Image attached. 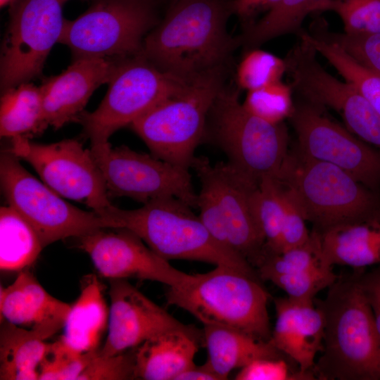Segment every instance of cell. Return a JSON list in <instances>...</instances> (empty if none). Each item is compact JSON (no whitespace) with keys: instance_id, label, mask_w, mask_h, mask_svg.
I'll use <instances>...</instances> for the list:
<instances>
[{"instance_id":"obj_1","label":"cell","mask_w":380,"mask_h":380,"mask_svg":"<svg viewBox=\"0 0 380 380\" xmlns=\"http://www.w3.org/2000/svg\"><path fill=\"white\" fill-rule=\"evenodd\" d=\"M233 0H171L163 20L146 36L141 55L160 70L190 82L224 66L239 39L228 32Z\"/></svg>"},{"instance_id":"obj_2","label":"cell","mask_w":380,"mask_h":380,"mask_svg":"<svg viewBox=\"0 0 380 380\" xmlns=\"http://www.w3.org/2000/svg\"><path fill=\"white\" fill-rule=\"evenodd\" d=\"M323 348L313 372L320 380H380V338L357 274L338 277L324 300Z\"/></svg>"},{"instance_id":"obj_3","label":"cell","mask_w":380,"mask_h":380,"mask_svg":"<svg viewBox=\"0 0 380 380\" xmlns=\"http://www.w3.org/2000/svg\"><path fill=\"white\" fill-rule=\"evenodd\" d=\"M105 217L117 228L137 234L157 255L169 261L187 260L226 266L261 280L246 260L217 243L192 208L175 198H166L125 210L112 205Z\"/></svg>"},{"instance_id":"obj_4","label":"cell","mask_w":380,"mask_h":380,"mask_svg":"<svg viewBox=\"0 0 380 380\" xmlns=\"http://www.w3.org/2000/svg\"><path fill=\"white\" fill-rule=\"evenodd\" d=\"M278 179L319 233L343 224L380 222V192L331 164L299 152L289 154Z\"/></svg>"},{"instance_id":"obj_5","label":"cell","mask_w":380,"mask_h":380,"mask_svg":"<svg viewBox=\"0 0 380 380\" xmlns=\"http://www.w3.org/2000/svg\"><path fill=\"white\" fill-rule=\"evenodd\" d=\"M167 304L179 307L203 325L235 329L268 341L271 337L269 293L261 280L226 266H216L179 288L168 287Z\"/></svg>"},{"instance_id":"obj_6","label":"cell","mask_w":380,"mask_h":380,"mask_svg":"<svg viewBox=\"0 0 380 380\" xmlns=\"http://www.w3.org/2000/svg\"><path fill=\"white\" fill-rule=\"evenodd\" d=\"M225 65L208 70L134 121L130 128L154 156L189 170L205 134L211 108L224 87Z\"/></svg>"},{"instance_id":"obj_7","label":"cell","mask_w":380,"mask_h":380,"mask_svg":"<svg viewBox=\"0 0 380 380\" xmlns=\"http://www.w3.org/2000/svg\"><path fill=\"white\" fill-rule=\"evenodd\" d=\"M210 135L235 170L258 184L278 178L288 157V134L282 123L268 122L248 111L233 88H222L209 113Z\"/></svg>"},{"instance_id":"obj_8","label":"cell","mask_w":380,"mask_h":380,"mask_svg":"<svg viewBox=\"0 0 380 380\" xmlns=\"http://www.w3.org/2000/svg\"><path fill=\"white\" fill-rule=\"evenodd\" d=\"M189 82L160 70L141 54L117 60L102 101L94 111H83L77 121L91 147L106 145L115 132L179 93Z\"/></svg>"},{"instance_id":"obj_9","label":"cell","mask_w":380,"mask_h":380,"mask_svg":"<svg viewBox=\"0 0 380 380\" xmlns=\"http://www.w3.org/2000/svg\"><path fill=\"white\" fill-rule=\"evenodd\" d=\"M156 24L155 0H98L76 19L65 20L59 42L74 59L120 60L141 54L144 36Z\"/></svg>"},{"instance_id":"obj_10","label":"cell","mask_w":380,"mask_h":380,"mask_svg":"<svg viewBox=\"0 0 380 380\" xmlns=\"http://www.w3.org/2000/svg\"><path fill=\"white\" fill-rule=\"evenodd\" d=\"M17 156L4 151L0 157V182L8 205L37 232L45 248L68 237H80L101 228H117L115 222L94 211L65 201L31 175Z\"/></svg>"},{"instance_id":"obj_11","label":"cell","mask_w":380,"mask_h":380,"mask_svg":"<svg viewBox=\"0 0 380 380\" xmlns=\"http://www.w3.org/2000/svg\"><path fill=\"white\" fill-rule=\"evenodd\" d=\"M11 139L8 151L31 165L63 198L82 203L103 217L113 205L91 149L77 139L51 144L32 142L23 136Z\"/></svg>"},{"instance_id":"obj_12","label":"cell","mask_w":380,"mask_h":380,"mask_svg":"<svg viewBox=\"0 0 380 380\" xmlns=\"http://www.w3.org/2000/svg\"><path fill=\"white\" fill-rule=\"evenodd\" d=\"M91 151L108 195L128 197L143 204L175 198L197 208L198 194L189 170L126 146L113 148L108 143L91 147Z\"/></svg>"},{"instance_id":"obj_13","label":"cell","mask_w":380,"mask_h":380,"mask_svg":"<svg viewBox=\"0 0 380 380\" xmlns=\"http://www.w3.org/2000/svg\"><path fill=\"white\" fill-rule=\"evenodd\" d=\"M68 0H15L3 42L0 63L1 92L41 75L64 26Z\"/></svg>"},{"instance_id":"obj_14","label":"cell","mask_w":380,"mask_h":380,"mask_svg":"<svg viewBox=\"0 0 380 380\" xmlns=\"http://www.w3.org/2000/svg\"><path fill=\"white\" fill-rule=\"evenodd\" d=\"M299 37L284 59L292 89L308 102L335 110L352 133L380 151V115L351 84L325 70L315 49Z\"/></svg>"},{"instance_id":"obj_15","label":"cell","mask_w":380,"mask_h":380,"mask_svg":"<svg viewBox=\"0 0 380 380\" xmlns=\"http://www.w3.org/2000/svg\"><path fill=\"white\" fill-rule=\"evenodd\" d=\"M299 153L346 171L371 190L380 192V151L356 138L310 102L295 106L289 117Z\"/></svg>"},{"instance_id":"obj_16","label":"cell","mask_w":380,"mask_h":380,"mask_svg":"<svg viewBox=\"0 0 380 380\" xmlns=\"http://www.w3.org/2000/svg\"><path fill=\"white\" fill-rule=\"evenodd\" d=\"M77 238L78 247L109 279L135 278L179 288L196 278L172 267L127 229L101 228Z\"/></svg>"},{"instance_id":"obj_17","label":"cell","mask_w":380,"mask_h":380,"mask_svg":"<svg viewBox=\"0 0 380 380\" xmlns=\"http://www.w3.org/2000/svg\"><path fill=\"white\" fill-rule=\"evenodd\" d=\"M191 168L209 182L216 195L223 217L222 245L256 269L265 251L250 203L251 191L258 184L227 162L212 165L207 158L196 157Z\"/></svg>"},{"instance_id":"obj_18","label":"cell","mask_w":380,"mask_h":380,"mask_svg":"<svg viewBox=\"0 0 380 380\" xmlns=\"http://www.w3.org/2000/svg\"><path fill=\"white\" fill-rule=\"evenodd\" d=\"M109 281L108 334L99 355L121 353L170 330L195 328L175 319L127 279H111Z\"/></svg>"},{"instance_id":"obj_19","label":"cell","mask_w":380,"mask_h":380,"mask_svg":"<svg viewBox=\"0 0 380 380\" xmlns=\"http://www.w3.org/2000/svg\"><path fill=\"white\" fill-rule=\"evenodd\" d=\"M116 61L79 58L59 75L44 78L39 88L46 125L58 129L77 121L94 91L110 81Z\"/></svg>"},{"instance_id":"obj_20","label":"cell","mask_w":380,"mask_h":380,"mask_svg":"<svg viewBox=\"0 0 380 380\" xmlns=\"http://www.w3.org/2000/svg\"><path fill=\"white\" fill-rule=\"evenodd\" d=\"M276 322L269 341L293 360L302 372H313L323 348L324 319L313 302L274 299ZM315 374V373H314Z\"/></svg>"},{"instance_id":"obj_21","label":"cell","mask_w":380,"mask_h":380,"mask_svg":"<svg viewBox=\"0 0 380 380\" xmlns=\"http://www.w3.org/2000/svg\"><path fill=\"white\" fill-rule=\"evenodd\" d=\"M71 305L49 294L27 269L0 288L1 321L38 331L48 338L63 328Z\"/></svg>"},{"instance_id":"obj_22","label":"cell","mask_w":380,"mask_h":380,"mask_svg":"<svg viewBox=\"0 0 380 380\" xmlns=\"http://www.w3.org/2000/svg\"><path fill=\"white\" fill-rule=\"evenodd\" d=\"M203 334L192 329H175L155 336L134 348V379L175 380L196 366L194 357Z\"/></svg>"},{"instance_id":"obj_23","label":"cell","mask_w":380,"mask_h":380,"mask_svg":"<svg viewBox=\"0 0 380 380\" xmlns=\"http://www.w3.org/2000/svg\"><path fill=\"white\" fill-rule=\"evenodd\" d=\"M105 286L94 274L81 281L80 296L71 305L58 338L69 349L79 354L98 351L108 325L109 310L104 298Z\"/></svg>"},{"instance_id":"obj_24","label":"cell","mask_w":380,"mask_h":380,"mask_svg":"<svg viewBox=\"0 0 380 380\" xmlns=\"http://www.w3.org/2000/svg\"><path fill=\"white\" fill-rule=\"evenodd\" d=\"M318 234L322 262L327 267L364 270L380 264V222L343 224Z\"/></svg>"},{"instance_id":"obj_25","label":"cell","mask_w":380,"mask_h":380,"mask_svg":"<svg viewBox=\"0 0 380 380\" xmlns=\"http://www.w3.org/2000/svg\"><path fill=\"white\" fill-rule=\"evenodd\" d=\"M202 334L208 353L204 364L220 380L227 379L233 369H241L257 359L286 356L269 341H262L235 329L203 325Z\"/></svg>"},{"instance_id":"obj_26","label":"cell","mask_w":380,"mask_h":380,"mask_svg":"<svg viewBox=\"0 0 380 380\" xmlns=\"http://www.w3.org/2000/svg\"><path fill=\"white\" fill-rule=\"evenodd\" d=\"M46 336L6 320L0 327V379H39V368L51 343Z\"/></svg>"},{"instance_id":"obj_27","label":"cell","mask_w":380,"mask_h":380,"mask_svg":"<svg viewBox=\"0 0 380 380\" xmlns=\"http://www.w3.org/2000/svg\"><path fill=\"white\" fill-rule=\"evenodd\" d=\"M0 135L12 139L42 134L48 126L44 115L39 87L22 83L1 92Z\"/></svg>"},{"instance_id":"obj_28","label":"cell","mask_w":380,"mask_h":380,"mask_svg":"<svg viewBox=\"0 0 380 380\" xmlns=\"http://www.w3.org/2000/svg\"><path fill=\"white\" fill-rule=\"evenodd\" d=\"M34 227L8 205L0 208V268L20 272L32 265L44 248Z\"/></svg>"},{"instance_id":"obj_29","label":"cell","mask_w":380,"mask_h":380,"mask_svg":"<svg viewBox=\"0 0 380 380\" xmlns=\"http://www.w3.org/2000/svg\"><path fill=\"white\" fill-rule=\"evenodd\" d=\"M326 1L281 0L260 20L246 26L238 37L239 44L251 49L277 37L300 33L305 18L319 12L320 6Z\"/></svg>"},{"instance_id":"obj_30","label":"cell","mask_w":380,"mask_h":380,"mask_svg":"<svg viewBox=\"0 0 380 380\" xmlns=\"http://www.w3.org/2000/svg\"><path fill=\"white\" fill-rule=\"evenodd\" d=\"M298 36L324 57L345 81L351 84L380 115L379 75L357 63L337 45L314 33L301 31Z\"/></svg>"},{"instance_id":"obj_31","label":"cell","mask_w":380,"mask_h":380,"mask_svg":"<svg viewBox=\"0 0 380 380\" xmlns=\"http://www.w3.org/2000/svg\"><path fill=\"white\" fill-rule=\"evenodd\" d=\"M251 210L265 240V252H281L284 217L282 184L275 177H266L250 194Z\"/></svg>"},{"instance_id":"obj_32","label":"cell","mask_w":380,"mask_h":380,"mask_svg":"<svg viewBox=\"0 0 380 380\" xmlns=\"http://www.w3.org/2000/svg\"><path fill=\"white\" fill-rule=\"evenodd\" d=\"M324 266L318 232L312 230L304 244L280 253H265L256 267L262 279L272 274H291ZM325 267V266H324Z\"/></svg>"},{"instance_id":"obj_33","label":"cell","mask_w":380,"mask_h":380,"mask_svg":"<svg viewBox=\"0 0 380 380\" xmlns=\"http://www.w3.org/2000/svg\"><path fill=\"white\" fill-rule=\"evenodd\" d=\"M291 86L279 81L263 87L248 91L244 108L254 115L272 124L282 123L289 118L295 106Z\"/></svg>"},{"instance_id":"obj_34","label":"cell","mask_w":380,"mask_h":380,"mask_svg":"<svg viewBox=\"0 0 380 380\" xmlns=\"http://www.w3.org/2000/svg\"><path fill=\"white\" fill-rule=\"evenodd\" d=\"M286 72L284 59L255 48L249 49L241 59L236 80L240 88L251 91L281 81Z\"/></svg>"},{"instance_id":"obj_35","label":"cell","mask_w":380,"mask_h":380,"mask_svg":"<svg viewBox=\"0 0 380 380\" xmlns=\"http://www.w3.org/2000/svg\"><path fill=\"white\" fill-rule=\"evenodd\" d=\"M329 11L341 19L346 33H380V0H327L319 12Z\"/></svg>"},{"instance_id":"obj_36","label":"cell","mask_w":380,"mask_h":380,"mask_svg":"<svg viewBox=\"0 0 380 380\" xmlns=\"http://www.w3.org/2000/svg\"><path fill=\"white\" fill-rule=\"evenodd\" d=\"M315 34L343 49L357 63L380 75V33L350 34L331 32L317 19L314 23Z\"/></svg>"},{"instance_id":"obj_37","label":"cell","mask_w":380,"mask_h":380,"mask_svg":"<svg viewBox=\"0 0 380 380\" xmlns=\"http://www.w3.org/2000/svg\"><path fill=\"white\" fill-rule=\"evenodd\" d=\"M333 267L321 266L306 271L283 274H272L270 281L284 291L290 299L300 302H313L315 296L328 289L337 279Z\"/></svg>"},{"instance_id":"obj_38","label":"cell","mask_w":380,"mask_h":380,"mask_svg":"<svg viewBox=\"0 0 380 380\" xmlns=\"http://www.w3.org/2000/svg\"><path fill=\"white\" fill-rule=\"evenodd\" d=\"M99 353V350L79 354L58 339L51 343L50 349L39 366V379L77 380Z\"/></svg>"},{"instance_id":"obj_39","label":"cell","mask_w":380,"mask_h":380,"mask_svg":"<svg viewBox=\"0 0 380 380\" xmlns=\"http://www.w3.org/2000/svg\"><path fill=\"white\" fill-rule=\"evenodd\" d=\"M134 348L110 356L98 354L77 380L134 379Z\"/></svg>"},{"instance_id":"obj_40","label":"cell","mask_w":380,"mask_h":380,"mask_svg":"<svg viewBox=\"0 0 380 380\" xmlns=\"http://www.w3.org/2000/svg\"><path fill=\"white\" fill-rule=\"evenodd\" d=\"M236 380H315L313 372L293 370L284 357L260 358L241 369Z\"/></svg>"},{"instance_id":"obj_41","label":"cell","mask_w":380,"mask_h":380,"mask_svg":"<svg viewBox=\"0 0 380 380\" xmlns=\"http://www.w3.org/2000/svg\"><path fill=\"white\" fill-rule=\"evenodd\" d=\"M281 184L284 217L280 253L304 244L310 236L305 224L306 220L294 196L289 189Z\"/></svg>"},{"instance_id":"obj_42","label":"cell","mask_w":380,"mask_h":380,"mask_svg":"<svg viewBox=\"0 0 380 380\" xmlns=\"http://www.w3.org/2000/svg\"><path fill=\"white\" fill-rule=\"evenodd\" d=\"M355 271L359 283L372 310L380 338V266L367 272L364 270Z\"/></svg>"},{"instance_id":"obj_43","label":"cell","mask_w":380,"mask_h":380,"mask_svg":"<svg viewBox=\"0 0 380 380\" xmlns=\"http://www.w3.org/2000/svg\"><path fill=\"white\" fill-rule=\"evenodd\" d=\"M281 0H233L234 14L246 18L255 13L270 11Z\"/></svg>"},{"instance_id":"obj_44","label":"cell","mask_w":380,"mask_h":380,"mask_svg":"<svg viewBox=\"0 0 380 380\" xmlns=\"http://www.w3.org/2000/svg\"><path fill=\"white\" fill-rule=\"evenodd\" d=\"M175 380H220L205 364L195 366L179 374Z\"/></svg>"},{"instance_id":"obj_45","label":"cell","mask_w":380,"mask_h":380,"mask_svg":"<svg viewBox=\"0 0 380 380\" xmlns=\"http://www.w3.org/2000/svg\"><path fill=\"white\" fill-rule=\"evenodd\" d=\"M15 0H0L1 6H4L11 2H13Z\"/></svg>"}]
</instances>
